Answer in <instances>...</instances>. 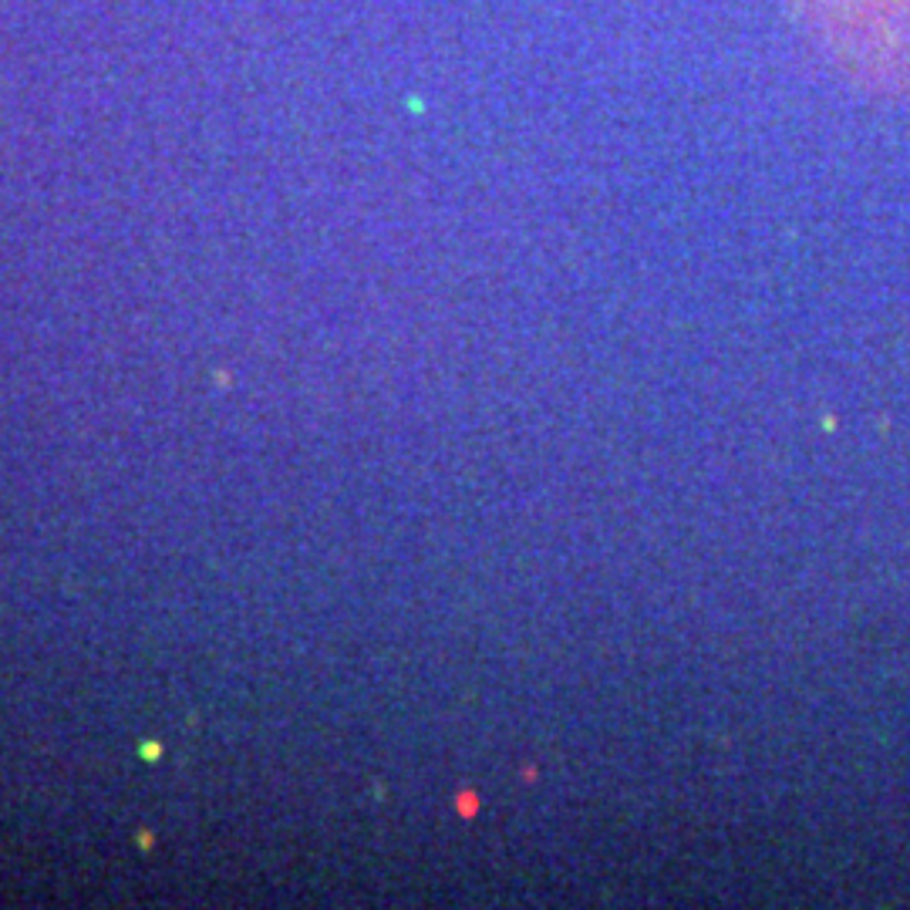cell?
Masks as SVG:
<instances>
[{
    "label": "cell",
    "instance_id": "obj_1",
    "mask_svg": "<svg viewBox=\"0 0 910 910\" xmlns=\"http://www.w3.org/2000/svg\"><path fill=\"white\" fill-rule=\"evenodd\" d=\"M812 41L874 91L910 95V0H789Z\"/></svg>",
    "mask_w": 910,
    "mask_h": 910
}]
</instances>
